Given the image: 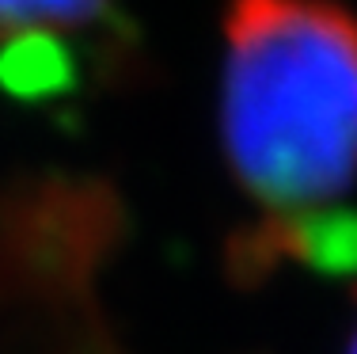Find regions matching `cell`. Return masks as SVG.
Masks as SVG:
<instances>
[{
    "instance_id": "obj_1",
    "label": "cell",
    "mask_w": 357,
    "mask_h": 354,
    "mask_svg": "<svg viewBox=\"0 0 357 354\" xmlns=\"http://www.w3.org/2000/svg\"><path fill=\"white\" fill-rule=\"evenodd\" d=\"M225 160L259 206L316 209L357 179V15L338 0H228Z\"/></svg>"
},
{
    "instance_id": "obj_2",
    "label": "cell",
    "mask_w": 357,
    "mask_h": 354,
    "mask_svg": "<svg viewBox=\"0 0 357 354\" xmlns=\"http://www.w3.org/2000/svg\"><path fill=\"white\" fill-rule=\"evenodd\" d=\"M65 46L99 73L130 69V23L118 0H0V50Z\"/></svg>"
},
{
    "instance_id": "obj_3",
    "label": "cell",
    "mask_w": 357,
    "mask_h": 354,
    "mask_svg": "<svg viewBox=\"0 0 357 354\" xmlns=\"http://www.w3.org/2000/svg\"><path fill=\"white\" fill-rule=\"evenodd\" d=\"M350 354H357V335H354V343H350Z\"/></svg>"
}]
</instances>
